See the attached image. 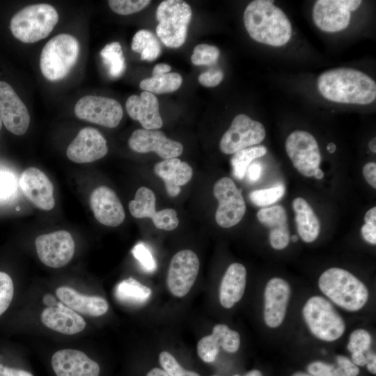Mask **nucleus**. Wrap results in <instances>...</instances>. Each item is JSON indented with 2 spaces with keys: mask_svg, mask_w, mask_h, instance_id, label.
<instances>
[{
  "mask_svg": "<svg viewBox=\"0 0 376 376\" xmlns=\"http://www.w3.org/2000/svg\"><path fill=\"white\" fill-rule=\"evenodd\" d=\"M318 285L336 305L350 311L360 310L368 299L364 283L341 268L331 267L324 271L319 278Z\"/></svg>",
  "mask_w": 376,
  "mask_h": 376,
  "instance_id": "7ed1b4c3",
  "label": "nucleus"
},
{
  "mask_svg": "<svg viewBox=\"0 0 376 376\" xmlns=\"http://www.w3.org/2000/svg\"><path fill=\"white\" fill-rule=\"evenodd\" d=\"M43 301L45 304L49 305L50 306H54L56 304V301H55V299L50 295H46L43 297Z\"/></svg>",
  "mask_w": 376,
  "mask_h": 376,
  "instance_id": "4d7b16f0",
  "label": "nucleus"
},
{
  "mask_svg": "<svg viewBox=\"0 0 376 376\" xmlns=\"http://www.w3.org/2000/svg\"><path fill=\"white\" fill-rule=\"evenodd\" d=\"M191 14L190 6L184 1L166 0L159 4L156 33L166 47L178 48L184 44Z\"/></svg>",
  "mask_w": 376,
  "mask_h": 376,
  "instance_id": "423d86ee",
  "label": "nucleus"
},
{
  "mask_svg": "<svg viewBox=\"0 0 376 376\" xmlns=\"http://www.w3.org/2000/svg\"><path fill=\"white\" fill-rule=\"evenodd\" d=\"M19 185L24 196L37 207L46 211L54 208V187L43 171L27 168L21 174Z\"/></svg>",
  "mask_w": 376,
  "mask_h": 376,
  "instance_id": "6ab92c4d",
  "label": "nucleus"
},
{
  "mask_svg": "<svg viewBox=\"0 0 376 376\" xmlns=\"http://www.w3.org/2000/svg\"><path fill=\"white\" fill-rule=\"evenodd\" d=\"M234 376H240L239 375H235Z\"/></svg>",
  "mask_w": 376,
  "mask_h": 376,
  "instance_id": "338daca9",
  "label": "nucleus"
},
{
  "mask_svg": "<svg viewBox=\"0 0 376 376\" xmlns=\"http://www.w3.org/2000/svg\"><path fill=\"white\" fill-rule=\"evenodd\" d=\"M36 248L40 261L52 268L66 265L72 258L75 244L71 234L66 230H58L36 237Z\"/></svg>",
  "mask_w": 376,
  "mask_h": 376,
  "instance_id": "ddd939ff",
  "label": "nucleus"
},
{
  "mask_svg": "<svg viewBox=\"0 0 376 376\" xmlns=\"http://www.w3.org/2000/svg\"><path fill=\"white\" fill-rule=\"evenodd\" d=\"M128 145L135 152H155L164 159L178 157L183 152V146L180 142L169 139L158 130L143 128L134 130L128 140Z\"/></svg>",
  "mask_w": 376,
  "mask_h": 376,
  "instance_id": "f3484780",
  "label": "nucleus"
},
{
  "mask_svg": "<svg viewBox=\"0 0 376 376\" xmlns=\"http://www.w3.org/2000/svg\"><path fill=\"white\" fill-rule=\"evenodd\" d=\"M90 205L97 221L116 227L125 220L123 206L114 191L106 186L95 188L90 196Z\"/></svg>",
  "mask_w": 376,
  "mask_h": 376,
  "instance_id": "412c9836",
  "label": "nucleus"
},
{
  "mask_svg": "<svg viewBox=\"0 0 376 376\" xmlns=\"http://www.w3.org/2000/svg\"><path fill=\"white\" fill-rule=\"evenodd\" d=\"M132 253L146 272L152 273L156 270V261L145 244H136L132 249Z\"/></svg>",
  "mask_w": 376,
  "mask_h": 376,
  "instance_id": "37998d69",
  "label": "nucleus"
},
{
  "mask_svg": "<svg viewBox=\"0 0 376 376\" xmlns=\"http://www.w3.org/2000/svg\"><path fill=\"white\" fill-rule=\"evenodd\" d=\"M375 140H376V139L373 138V139L370 140V141L368 143V146H369L370 149L373 152H376V141H375Z\"/></svg>",
  "mask_w": 376,
  "mask_h": 376,
  "instance_id": "bf43d9fd",
  "label": "nucleus"
},
{
  "mask_svg": "<svg viewBox=\"0 0 376 376\" xmlns=\"http://www.w3.org/2000/svg\"><path fill=\"white\" fill-rule=\"evenodd\" d=\"M291 376H312L308 373H306L304 372H296L294 374H292Z\"/></svg>",
  "mask_w": 376,
  "mask_h": 376,
  "instance_id": "e2e57ef3",
  "label": "nucleus"
},
{
  "mask_svg": "<svg viewBox=\"0 0 376 376\" xmlns=\"http://www.w3.org/2000/svg\"><path fill=\"white\" fill-rule=\"evenodd\" d=\"M15 176L8 171H0V202L11 198L17 190Z\"/></svg>",
  "mask_w": 376,
  "mask_h": 376,
  "instance_id": "c03bdc74",
  "label": "nucleus"
},
{
  "mask_svg": "<svg viewBox=\"0 0 376 376\" xmlns=\"http://www.w3.org/2000/svg\"><path fill=\"white\" fill-rule=\"evenodd\" d=\"M290 239H291V240H292L293 242H297V240H298V237H297L296 235H292L290 237Z\"/></svg>",
  "mask_w": 376,
  "mask_h": 376,
  "instance_id": "0e129e2a",
  "label": "nucleus"
},
{
  "mask_svg": "<svg viewBox=\"0 0 376 376\" xmlns=\"http://www.w3.org/2000/svg\"><path fill=\"white\" fill-rule=\"evenodd\" d=\"M302 314L311 333L318 338L331 342L344 333V320L332 304L320 296H313L306 302Z\"/></svg>",
  "mask_w": 376,
  "mask_h": 376,
  "instance_id": "0eeeda50",
  "label": "nucleus"
},
{
  "mask_svg": "<svg viewBox=\"0 0 376 376\" xmlns=\"http://www.w3.org/2000/svg\"><path fill=\"white\" fill-rule=\"evenodd\" d=\"M337 366L316 361L307 366L312 376H357L359 369L350 359L343 355L336 357Z\"/></svg>",
  "mask_w": 376,
  "mask_h": 376,
  "instance_id": "2f4dec72",
  "label": "nucleus"
},
{
  "mask_svg": "<svg viewBox=\"0 0 376 376\" xmlns=\"http://www.w3.org/2000/svg\"><path fill=\"white\" fill-rule=\"evenodd\" d=\"M159 361L169 376H200L194 371L185 370L175 358L166 351H162L159 354Z\"/></svg>",
  "mask_w": 376,
  "mask_h": 376,
  "instance_id": "58836bf2",
  "label": "nucleus"
},
{
  "mask_svg": "<svg viewBox=\"0 0 376 376\" xmlns=\"http://www.w3.org/2000/svg\"><path fill=\"white\" fill-rule=\"evenodd\" d=\"M317 179H322L324 176L322 171L318 168L314 173V175Z\"/></svg>",
  "mask_w": 376,
  "mask_h": 376,
  "instance_id": "052dcab7",
  "label": "nucleus"
},
{
  "mask_svg": "<svg viewBox=\"0 0 376 376\" xmlns=\"http://www.w3.org/2000/svg\"><path fill=\"white\" fill-rule=\"evenodd\" d=\"M240 336L237 331L224 324H216L210 335L203 337L197 344L198 357L206 363L214 361L221 347L229 353L236 352L240 348Z\"/></svg>",
  "mask_w": 376,
  "mask_h": 376,
  "instance_id": "4be33fe9",
  "label": "nucleus"
},
{
  "mask_svg": "<svg viewBox=\"0 0 376 376\" xmlns=\"http://www.w3.org/2000/svg\"><path fill=\"white\" fill-rule=\"evenodd\" d=\"M108 152L107 141L95 128L81 129L68 146L67 157L72 162L84 164L97 161Z\"/></svg>",
  "mask_w": 376,
  "mask_h": 376,
  "instance_id": "a211bd4d",
  "label": "nucleus"
},
{
  "mask_svg": "<svg viewBox=\"0 0 376 376\" xmlns=\"http://www.w3.org/2000/svg\"><path fill=\"white\" fill-rule=\"evenodd\" d=\"M14 295V285L10 276L0 272V316L9 307Z\"/></svg>",
  "mask_w": 376,
  "mask_h": 376,
  "instance_id": "79ce46f5",
  "label": "nucleus"
},
{
  "mask_svg": "<svg viewBox=\"0 0 376 376\" xmlns=\"http://www.w3.org/2000/svg\"><path fill=\"white\" fill-rule=\"evenodd\" d=\"M79 50V42L72 35L61 33L51 38L40 54L43 76L52 81L65 77L75 65Z\"/></svg>",
  "mask_w": 376,
  "mask_h": 376,
  "instance_id": "39448f33",
  "label": "nucleus"
},
{
  "mask_svg": "<svg viewBox=\"0 0 376 376\" xmlns=\"http://www.w3.org/2000/svg\"><path fill=\"white\" fill-rule=\"evenodd\" d=\"M0 376H33L31 373L22 370L11 368L0 363Z\"/></svg>",
  "mask_w": 376,
  "mask_h": 376,
  "instance_id": "09e8293b",
  "label": "nucleus"
},
{
  "mask_svg": "<svg viewBox=\"0 0 376 376\" xmlns=\"http://www.w3.org/2000/svg\"><path fill=\"white\" fill-rule=\"evenodd\" d=\"M244 376H263L262 373L258 370H252L248 372Z\"/></svg>",
  "mask_w": 376,
  "mask_h": 376,
  "instance_id": "13d9d810",
  "label": "nucleus"
},
{
  "mask_svg": "<svg viewBox=\"0 0 376 376\" xmlns=\"http://www.w3.org/2000/svg\"><path fill=\"white\" fill-rule=\"evenodd\" d=\"M125 106L129 116L138 120L143 129L158 130L162 127L163 121L159 102L153 93L143 91L140 95H131L127 98Z\"/></svg>",
  "mask_w": 376,
  "mask_h": 376,
  "instance_id": "b1692460",
  "label": "nucleus"
},
{
  "mask_svg": "<svg viewBox=\"0 0 376 376\" xmlns=\"http://www.w3.org/2000/svg\"><path fill=\"white\" fill-rule=\"evenodd\" d=\"M265 135L266 131L262 123L245 114H238L222 136L219 148L225 154H234L243 148L260 143Z\"/></svg>",
  "mask_w": 376,
  "mask_h": 376,
  "instance_id": "1a4fd4ad",
  "label": "nucleus"
},
{
  "mask_svg": "<svg viewBox=\"0 0 376 376\" xmlns=\"http://www.w3.org/2000/svg\"><path fill=\"white\" fill-rule=\"evenodd\" d=\"M213 193L219 202L215 219L222 228H230L237 224L246 212V204L241 189L228 177L218 180Z\"/></svg>",
  "mask_w": 376,
  "mask_h": 376,
  "instance_id": "6e6552de",
  "label": "nucleus"
},
{
  "mask_svg": "<svg viewBox=\"0 0 376 376\" xmlns=\"http://www.w3.org/2000/svg\"><path fill=\"white\" fill-rule=\"evenodd\" d=\"M360 0H318L313 8L315 25L325 32H338L346 29L350 23L351 11L361 5Z\"/></svg>",
  "mask_w": 376,
  "mask_h": 376,
  "instance_id": "4468645a",
  "label": "nucleus"
},
{
  "mask_svg": "<svg viewBox=\"0 0 376 376\" xmlns=\"http://www.w3.org/2000/svg\"><path fill=\"white\" fill-rule=\"evenodd\" d=\"M266 153L267 148L264 146L248 147L234 153L231 158V164L235 177L242 179L250 163Z\"/></svg>",
  "mask_w": 376,
  "mask_h": 376,
  "instance_id": "c9c22d12",
  "label": "nucleus"
},
{
  "mask_svg": "<svg viewBox=\"0 0 376 376\" xmlns=\"http://www.w3.org/2000/svg\"><path fill=\"white\" fill-rule=\"evenodd\" d=\"M322 95L332 102L368 104L375 100L376 83L368 75L352 68L327 70L318 79Z\"/></svg>",
  "mask_w": 376,
  "mask_h": 376,
  "instance_id": "f257e3e1",
  "label": "nucleus"
},
{
  "mask_svg": "<svg viewBox=\"0 0 376 376\" xmlns=\"http://www.w3.org/2000/svg\"><path fill=\"white\" fill-rule=\"evenodd\" d=\"M262 166L258 163L252 164L248 169V176L251 181H257L261 175Z\"/></svg>",
  "mask_w": 376,
  "mask_h": 376,
  "instance_id": "8fccbe9b",
  "label": "nucleus"
},
{
  "mask_svg": "<svg viewBox=\"0 0 376 376\" xmlns=\"http://www.w3.org/2000/svg\"><path fill=\"white\" fill-rule=\"evenodd\" d=\"M367 369L373 374H376V357L374 353L369 351L367 353Z\"/></svg>",
  "mask_w": 376,
  "mask_h": 376,
  "instance_id": "603ef678",
  "label": "nucleus"
},
{
  "mask_svg": "<svg viewBox=\"0 0 376 376\" xmlns=\"http://www.w3.org/2000/svg\"><path fill=\"white\" fill-rule=\"evenodd\" d=\"M364 220L366 224H376V207H373L366 212Z\"/></svg>",
  "mask_w": 376,
  "mask_h": 376,
  "instance_id": "5fc2aeb1",
  "label": "nucleus"
},
{
  "mask_svg": "<svg viewBox=\"0 0 376 376\" xmlns=\"http://www.w3.org/2000/svg\"><path fill=\"white\" fill-rule=\"evenodd\" d=\"M259 221L269 229V242L276 250L285 249L289 243L290 235L288 218L285 208L274 205L263 208L257 212Z\"/></svg>",
  "mask_w": 376,
  "mask_h": 376,
  "instance_id": "cd10ccee",
  "label": "nucleus"
},
{
  "mask_svg": "<svg viewBox=\"0 0 376 376\" xmlns=\"http://www.w3.org/2000/svg\"><path fill=\"white\" fill-rule=\"evenodd\" d=\"M0 118L6 128L17 136L25 134L30 124L26 107L12 86L3 81H0Z\"/></svg>",
  "mask_w": 376,
  "mask_h": 376,
  "instance_id": "dca6fc26",
  "label": "nucleus"
},
{
  "mask_svg": "<svg viewBox=\"0 0 376 376\" xmlns=\"http://www.w3.org/2000/svg\"><path fill=\"white\" fill-rule=\"evenodd\" d=\"M132 49L144 61H152L161 54V45L154 34L145 29L138 31L132 38Z\"/></svg>",
  "mask_w": 376,
  "mask_h": 376,
  "instance_id": "473e14b6",
  "label": "nucleus"
},
{
  "mask_svg": "<svg viewBox=\"0 0 376 376\" xmlns=\"http://www.w3.org/2000/svg\"><path fill=\"white\" fill-rule=\"evenodd\" d=\"M1 127H2V121H1V118H0V130L1 129Z\"/></svg>",
  "mask_w": 376,
  "mask_h": 376,
  "instance_id": "69168bd1",
  "label": "nucleus"
},
{
  "mask_svg": "<svg viewBox=\"0 0 376 376\" xmlns=\"http://www.w3.org/2000/svg\"><path fill=\"white\" fill-rule=\"evenodd\" d=\"M245 28L252 39L265 45L279 47L291 38V24L273 1L255 0L244 12Z\"/></svg>",
  "mask_w": 376,
  "mask_h": 376,
  "instance_id": "f03ea898",
  "label": "nucleus"
},
{
  "mask_svg": "<svg viewBox=\"0 0 376 376\" xmlns=\"http://www.w3.org/2000/svg\"><path fill=\"white\" fill-rule=\"evenodd\" d=\"M42 324L57 332L72 335L82 331L86 327L84 319L78 313L62 302L45 308L40 316Z\"/></svg>",
  "mask_w": 376,
  "mask_h": 376,
  "instance_id": "393cba45",
  "label": "nucleus"
},
{
  "mask_svg": "<svg viewBox=\"0 0 376 376\" xmlns=\"http://www.w3.org/2000/svg\"><path fill=\"white\" fill-rule=\"evenodd\" d=\"M100 54L111 77L118 78L123 74L126 65L122 47L119 42H112L107 44Z\"/></svg>",
  "mask_w": 376,
  "mask_h": 376,
  "instance_id": "f704fd0d",
  "label": "nucleus"
},
{
  "mask_svg": "<svg viewBox=\"0 0 376 376\" xmlns=\"http://www.w3.org/2000/svg\"><path fill=\"white\" fill-rule=\"evenodd\" d=\"M171 70V67L166 63H158L155 65L152 70V76L162 75L167 73Z\"/></svg>",
  "mask_w": 376,
  "mask_h": 376,
  "instance_id": "864d4df0",
  "label": "nucleus"
},
{
  "mask_svg": "<svg viewBox=\"0 0 376 376\" xmlns=\"http://www.w3.org/2000/svg\"><path fill=\"white\" fill-rule=\"evenodd\" d=\"M146 376H169L167 373L162 369L154 368L151 369Z\"/></svg>",
  "mask_w": 376,
  "mask_h": 376,
  "instance_id": "6e6d98bb",
  "label": "nucleus"
},
{
  "mask_svg": "<svg viewBox=\"0 0 376 376\" xmlns=\"http://www.w3.org/2000/svg\"><path fill=\"white\" fill-rule=\"evenodd\" d=\"M56 376H99V364L85 353L73 349L56 351L52 357Z\"/></svg>",
  "mask_w": 376,
  "mask_h": 376,
  "instance_id": "aec40b11",
  "label": "nucleus"
},
{
  "mask_svg": "<svg viewBox=\"0 0 376 376\" xmlns=\"http://www.w3.org/2000/svg\"><path fill=\"white\" fill-rule=\"evenodd\" d=\"M361 235L363 239L372 244H376V224H365L361 227Z\"/></svg>",
  "mask_w": 376,
  "mask_h": 376,
  "instance_id": "de8ad7c7",
  "label": "nucleus"
},
{
  "mask_svg": "<svg viewBox=\"0 0 376 376\" xmlns=\"http://www.w3.org/2000/svg\"><path fill=\"white\" fill-rule=\"evenodd\" d=\"M327 150L330 152V153H333L335 152L336 149V145L334 144V143H329L328 145H327Z\"/></svg>",
  "mask_w": 376,
  "mask_h": 376,
  "instance_id": "680f3d73",
  "label": "nucleus"
},
{
  "mask_svg": "<svg viewBox=\"0 0 376 376\" xmlns=\"http://www.w3.org/2000/svg\"><path fill=\"white\" fill-rule=\"evenodd\" d=\"M372 343L370 334L366 330L359 329L354 330L350 336L347 350L351 352H365L369 350Z\"/></svg>",
  "mask_w": 376,
  "mask_h": 376,
  "instance_id": "a19ab883",
  "label": "nucleus"
},
{
  "mask_svg": "<svg viewBox=\"0 0 376 376\" xmlns=\"http://www.w3.org/2000/svg\"><path fill=\"white\" fill-rule=\"evenodd\" d=\"M56 295L64 305L86 315L100 316L105 314L109 309L108 302L103 297L84 295L68 286L58 288Z\"/></svg>",
  "mask_w": 376,
  "mask_h": 376,
  "instance_id": "a878e982",
  "label": "nucleus"
},
{
  "mask_svg": "<svg viewBox=\"0 0 376 376\" xmlns=\"http://www.w3.org/2000/svg\"><path fill=\"white\" fill-rule=\"evenodd\" d=\"M150 3V1L149 0H110L108 1L111 9L122 15L139 12Z\"/></svg>",
  "mask_w": 376,
  "mask_h": 376,
  "instance_id": "ea45409f",
  "label": "nucleus"
},
{
  "mask_svg": "<svg viewBox=\"0 0 376 376\" xmlns=\"http://www.w3.org/2000/svg\"><path fill=\"white\" fill-rule=\"evenodd\" d=\"M285 150L299 173L306 177L314 175L319 168L321 155L318 142L312 134L302 130L292 132L286 139Z\"/></svg>",
  "mask_w": 376,
  "mask_h": 376,
  "instance_id": "9b49d317",
  "label": "nucleus"
},
{
  "mask_svg": "<svg viewBox=\"0 0 376 376\" xmlns=\"http://www.w3.org/2000/svg\"><path fill=\"white\" fill-rule=\"evenodd\" d=\"M284 194L285 187L280 184L268 189L254 190L249 194V198L254 205L263 207L276 203Z\"/></svg>",
  "mask_w": 376,
  "mask_h": 376,
  "instance_id": "e433bc0d",
  "label": "nucleus"
},
{
  "mask_svg": "<svg viewBox=\"0 0 376 376\" xmlns=\"http://www.w3.org/2000/svg\"><path fill=\"white\" fill-rule=\"evenodd\" d=\"M75 113L79 119L113 128L120 123L123 111L120 104L113 98L86 95L77 102Z\"/></svg>",
  "mask_w": 376,
  "mask_h": 376,
  "instance_id": "9d476101",
  "label": "nucleus"
},
{
  "mask_svg": "<svg viewBox=\"0 0 376 376\" xmlns=\"http://www.w3.org/2000/svg\"><path fill=\"white\" fill-rule=\"evenodd\" d=\"M182 82V78L180 74L170 72L144 79L140 82L139 86L143 91L162 94L177 91Z\"/></svg>",
  "mask_w": 376,
  "mask_h": 376,
  "instance_id": "72a5a7b5",
  "label": "nucleus"
},
{
  "mask_svg": "<svg viewBox=\"0 0 376 376\" xmlns=\"http://www.w3.org/2000/svg\"><path fill=\"white\" fill-rule=\"evenodd\" d=\"M154 173L164 180L166 191L172 197L180 194V186L187 183L193 175L190 165L178 157L157 163L154 166Z\"/></svg>",
  "mask_w": 376,
  "mask_h": 376,
  "instance_id": "bb28decb",
  "label": "nucleus"
},
{
  "mask_svg": "<svg viewBox=\"0 0 376 376\" xmlns=\"http://www.w3.org/2000/svg\"><path fill=\"white\" fill-rule=\"evenodd\" d=\"M363 175L366 182L373 188H376V164L368 162L363 168Z\"/></svg>",
  "mask_w": 376,
  "mask_h": 376,
  "instance_id": "49530a36",
  "label": "nucleus"
},
{
  "mask_svg": "<svg viewBox=\"0 0 376 376\" xmlns=\"http://www.w3.org/2000/svg\"><path fill=\"white\" fill-rule=\"evenodd\" d=\"M290 287L281 278H272L267 283L265 290L264 320L265 324L276 328L283 322L289 299Z\"/></svg>",
  "mask_w": 376,
  "mask_h": 376,
  "instance_id": "5701e85b",
  "label": "nucleus"
},
{
  "mask_svg": "<svg viewBox=\"0 0 376 376\" xmlns=\"http://www.w3.org/2000/svg\"><path fill=\"white\" fill-rule=\"evenodd\" d=\"M224 78V72L220 69H210L202 72L198 76L199 83L206 87H214L219 85Z\"/></svg>",
  "mask_w": 376,
  "mask_h": 376,
  "instance_id": "a18cd8bd",
  "label": "nucleus"
},
{
  "mask_svg": "<svg viewBox=\"0 0 376 376\" xmlns=\"http://www.w3.org/2000/svg\"><path fill=\"white\" fill-rule=\"evenodd\" d=\"M200 268L197 255L191 250L184 249L171 258L166 277L167 287L177 297L187 295L194 285Z\"/></svg>",
  "mask_w": 376,
  "mask_h": 376,
  "instance_id": "f8f14e48",
  "label": "nucleus"
},
{
  "mask_svg": "<svg viewBox=\"0 0 376 376\" xmlns=\"http://www.w3.org/2000/svg\"><path fill=\"white\" fill-rule=\"evenodd\" d=\"M352 362L356 366H363L367 363V358L363 352H355L352 353Z\"/></svg>",
  "mask_w": 376,
  "mask_h": 376,
  "instance_id": "3c124183",
  "label": "nucleus"
},
{
  "mask_svg": "<svg viewBox=\"0 0 376 376\" xmlns=\"http://www.w3.org/2000/svg\"><path fill=\"white\" fill-rule=\"evenodd\" d=\"M151 289L132 277L123 280L115 288V297L121 302L141 305L151 296Z\"/></svg>",
  "mask_w": 376,
  "mask_h": 376,
  "instance_id": "7c9ffc66",
  "label": "nucleus"
},
{
  "mask_svg": "<svg viewBox=\"0 0 376 376\" xmlns=\"http://www.w3.org/2000/svg\"><path fill=\"white\" fill-rule=\"evenodd\" d=\"M220 52L217 47L199 44L194 47L191 61L196 65H210L217 61Z\"/></svg>",
  "mask_w": 376,
  "mask_h": 376,
  "instance_id": "4c0bfd02",
  "label": "nucleus"
},
{
  "mask_svg": "<svg viewBox=\"0 0 376 376\" xmlns=\"http://www.w3.org/2000/svg\"><path fill=\"white\" fill-rule=\"evenodd\" d=\"M156 198L149 188L141 187L135 194L134 199L129 203L130 214L135 218H150L159 229L172 230L178 226L177 212L171 208L156 211Z\"/></svg>",
  "mask_w": 376,
  "mask_h": 376,
  "instance_id": "2eb2a0df",
  "label": "nucleus"
},
{
  "mask_svg": "<svg viewBox=\"0 0 376 376\" xmlns=\"http://www.w3.org/2000/svg\"><path fill=\"white\" fill-rule=\"evenodd\" d=\"M246 270L238 263L227 268L221 282L219 301L225 308H232L242 297L246 286Z\"/></svg>",
  "mask_w": 376,
  "mask_h": 376,
  "instance_id": "c85d7f7f",
  "label": "nucleus"
},
{
  "mask_svg": "<svg viewBox=\"0 0 376 376\" xmlns=\"http://www.w3.org/2000/svg\"><path fill=\"white\" fill-rule=\"evenodd\" d=\"M58 21L56 9L49 4L26 6L11 19L10 26L15 38L24 43H33L47 38Z\"/></svg>",
  "mask_w": 376,
  "mask_h": 376,
  "instance_id": "20e7f679",
  "label": "nucleus"
},
{
  "mask_svg": "<svg viewBox=\"0 0 376 376\" xmlns=\"http://www.w3.org/2000/svg\"><path fill=\"white\" fill-rule=\"evenodd\" d=\"M292 207L299 235L306 242H313L319 235L320 222L313 209L301 197L294 199Z\"/></svg>",
  "mask_w": 376,
  "mask_h": 376,
  "instance_id": "c756f323",
  "label": "nucleus"
}]
</instances>
